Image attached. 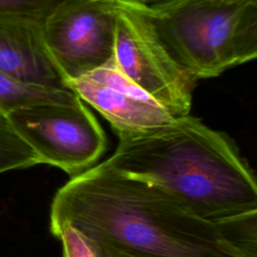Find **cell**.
<instances>
[{"label":"cell","instance_id":"obj_3","mask_svg":"<svg viewBox=\"0 0 257 257\" xmlns=\"http://www.w3.org/2000/svg\"><path fill=\"white\" fill-rule=\"evenodd\" d=\"M128 5L148 19L173 59L198 80L216 77L257 56V0Z\"/></svg>","mask_w":257,"mask_h":257},{"label":"cell","instance_id":"obj_4","mask_svg":"<svg viewBox=\"0 0 257 257\" xmlns=\"http://www.w3.org/2000/svg\"><path fill=\"white\" fill-rule=\"evenodd\" d=\"M107 3L115 18L119 69L174 117L189 114L198 79L173 59L144 15L126 3Z\"/></svg>","mask_w":257,"mask_h":257},{"label":"cell","instance_id":"obj_5","mask_svg":"<svg viewBox=\"0 0 257 257\" xmlns=\"http://www.w3.org/2000/svg\"><path fill=\"white\" fill-rule=\"evenodd\" d=\"M6 116L41 164L59 168L71 178L93 167L106 150L103 130L80 98L21 108Z\"/></svg>","mask_w":257,"mask_h":257},{"label":"cell","instance_id":"obj_15","mask_svg":"<svg viewBox=\"0 0 257 257\" xmlns=\"http://www.w3.org/2000/svg\"><path fill=\"white\" fill-rule=\"evenodd\" d=\"M1 114H2V113H1Z\"/></svg>","mask_w":257,"mask_h":257},{"label":"cell","instance_id":"obj_8","mask_svg":"<svg viewBox=\"0 0 257 257\" xmlns=\"http://www.w3.org/2000/svg\"><path fill=\"white\" fill-rule=\"evenodd\" d=\"M0 71L20 80L68 89L43 35V20L0 14Z\"/></svg>","mask_w":257,"mask_h":257},{"label":"cell","instance_id":"obj_2","mask_svg":"<svg viewBox=\"0 0 257 257\" xmlns=\"http://www.w3.org/2000/svg\"><path fill=\"white\" fill-rule=\"evenodd\" d=\"M117 137L107 164L162 188L199 218L226 224L257 217L255 176L225 133L186 114Z\"/></svg>","mask_w":257,"mask_h":257},{"label":"cell","instance_id":"obj_13","mask_svg":"<svg viewBox=\"0 0 257 257\" xmlns=\"http://www.w3.org/2000/svg\"><path fill=\"white\" fill-rule=\"evenodd\" d=\"M102 2H112V1H118L123 2L132 5H138V6H144V7H157L162 6L165 4H168L174 0H98Z\"/></svg>","mask_w":257,"mask_h":257},{"label":"cell","instance_id":"obj_9","mask_svg":"<svg viewBox=\"0 0 257 257\" xmlns=\"http://www.w3.org/2000/svg\"><path fill=\"white\" fill-rule=\"evenodd\" d=\"M79 97L70 89L26 82L0 71V113L38 104L72 103Z\"/></svg>","mask_w":257,"mask_h":257},{"label":"cell","instance_id":"obj_7","mask_svg":"<svg viewBox=\"0 0 257 257\" xmlns=\"http://www.w3.org/2000/svg\"><path fill=\"white\" fill-rule=\"evenodd\" d=\"M66 86L94 107L116 135L162 125L175 118L119 69L113 56L90 73L66 81Z\"/></svg>","mask_w":257,"mask_h":257},{"label":"cell","instance_id":"obj_12","mask_svg":"<svg viewBox=\"0 0 257 257\" xmlns=\"http://www.w3.org/2000/svg\"><path fill=\"white\" fill-rule=\"evenodd\" d=\"M65 0H0V14L44 20Z\"/></svg>","mask_w":257,"mask_h":257},{"label":"cell","instance_id":"obj_1","mask_svg":"<svg viewBox=\"0 0 257 257\" xmlns=\"http://www.w3.org/2000/svg\"><path fill=\"white\" fill-rule=\"evenodd\" d=\"M69 224L102 248L130 257H257L256 218H199L162 188L106 161L55 194L50 228Z\"/></svg>","mask_w":257,"mask_h":257},{"label":"cell","instance_id":"obj_14","mask_svg":"<svg viewBox=\"0 0 257 257\" xmlns=\"http://www.w3.org/2000/svg\"><path fill=\"white\" fill-rule=\"evenodd\" d=\"M94 243H95V242H94ZM95 244H96V243H95ZM96 245H97V244H96ZM97 246H98V248H99V250H100V252H101V254H102L103 257H130V256L122 255V254H119V253H117V252H114V251H112V250L102 248V247H100L99 245H97Z\"/></svg>","mask_w":257,"mask_h":257},{"label":"cell","instance_id":"obj_10","mask_svg":"<svg viewBox=\"0 0 257 257\" xmlns=\"http://www.w3.org/2000/svg\"><path fill=\"white\" fill-rule=\"evenodd\" d=\"M41 164L37 154L0 113V174Z\"/></svg>","mask_w":257,"mask_h":257},{"label":"cell","instance_id":"obj_11","mask_svg":"<svg viewBox=\"0 0 257 257\" xmlns=\"http://www.w3.org/2000/svg\"><path fill=\"white\" fill-rule=\"evenodd\" d=\"M62 244V257H103L98 246L69 224L50 228Z\"/></svg>","mask_w":257,"mask_h":257},{"label":"cell","instance_id":"obj_6","mask_svg":"<svg viewBox=\"0 0 257 257\" xmlns=\"http://www.w3.org/2000/svg\"><path fill=\"white\" fill-rule=\"evenodd\" d=\"M43 35L66 84L113 56L114 13L107 2L65 0L43 20Z\"/></svg>","mask_w":257,"mask_h":257}]
</instances>
